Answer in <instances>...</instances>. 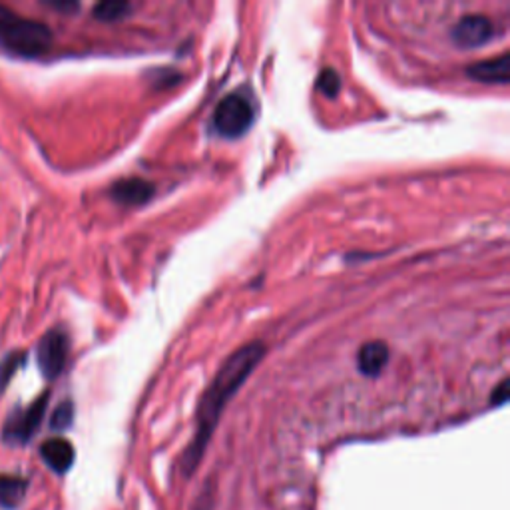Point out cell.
Masks as SVG:
<instances>
[{"mask_svg":"<svg viewBox=\"0 0 510 510\" xmlns=\"http://www.w3.org/2000/svg\"><path fill=\"white\" fill-rule=\"evenodd\" d=\"M110 194L118 203L134 208V205H144L154 198L156 186L144 177H124L112 186Z\"/></svg>","mask_w":510,"mask_h":510,"instance_id":"obj_7","label":"cell"},{"mask_svg":"<svg viewBox=\"0 0 510 510\" xmlns=\"http://www.w3.org/2000/svg\"><path fill=\"white\" fill-rule=\"evenodd\" d=\"M130 11V4L124 0H104L94 6V16L100 21H116L122 19Z\"/></svg>","mask_w":510,"mask_h":510,"instance_id":"obj_12","label":"cell"},{"mask_svg":"<svg viewBox=\"0 0 510 510\" xmlns=\"http://www.w3.org/2000/svg\"><path fill=\"white\" fill-rule=\"evenodd\" d=\"M508 395H510V385H508V379H505L495 391H492L490 405H495V407L505 405V402L508 401Z\"/></svg>","mask_w":510,"mask_h":510,"instance_id":"obj_16","label":"cell"},{"mask_svg":"<svg viewBox=\"0 0 510 510\" xmlns=\"http://www.w3.org/2000/svg\"><path fill=\"white\" fill-rule=\"evenodd\" d=\"M22 361H24L22 353H13V355H8L3 363H0V391L11 383V379L14 377V373L19 371Z\"/></svg>","mask_w":510,"mask_h":510,"instance_id":"obj_15","label":"cell"},{"mask_svg":"<svg viewBox=\"0 0 510 510\" xmlns=\"http://www.w3.org/2000/svg\"><path fill=\"white\" fill-rule=\"evenodd\" d=\"M48 405V393H44L32 405L22 411V413L14 415L11 420H6L4 427V438L8 443H26L30 441L32 435L39 431V427L47 413Z\"/></svg>","mask_w":510,"mask_h":510,"instance_id":"obj_5","label":"cell"},{"mask_svg":"<svg viewBox=\"0 0 510 510\" xmlns=\"http://www.w3.org/2000/svg\"><path fill=\"white\" fill-rule=\"evenodd\" d=\"M387 363H389V347L383 341L365 343L359 349V355H357L359 371L363 375H369V377H377Z\"/></svg>","mask_w":510,"mask_h":510,"instance_id":"obj_10","label":"cell"},{"mask_svg":"<svg viewBox=\"0 0 510 510\" xmlns=\"http://www.w3.org/2000/svg\"><path fill=\"white\" fill-rule=\"evenodd\" d=\"M467 74L477 82L487 84H506L510 80V56L500 55L497 58H487L474 62L467 68Z\"/></svg>","mask_w":510,"mask_h":510,"instance_id":"obj_8","label":"cell"},{"mask_svg":"<svg viewBox=\"0 0 510 510\" xmlns=\"http://www.w3.org/2000/svg\"><path fill=\"white\" fill-rule=\"evenodd\" d=\"M265 351L267 349L262 341H252L236 349L220 367L216 377L212 379L210 387L205 389L200 401L198 427H195L192 443L182 456L184 477H190V474H194L195 469H198V464L203 459L205 446H208L213 431H216L223 409H226L229 399L236 395L249 375L255 371V367L262 363Z\"/></svg>","mask_w":510,"mask_h":510,"instance_id":"obj_1","label":"cell"},{"mask_svg":"<svg viewBox=\"0 0 510 510\" xmlns=\"http://www.w3.org/2000/svg\"><path fill=\"white\" fill-rule=\"evenodd\" d=\"M42 461L55 472H66L74 462V446L62 437H55L44 441L40 446Z\"/></svg>","mask_w":510,"mask_h":510,"instance_id":"obj_9","label":"cell"},{"mask_svg":"<svg viewBox=\"0 0 510 510\" xmlns=\"http://www.w3.org/2000/svg\"><path fill=\"white\" fill-rule=\"evenodd\" d=\"M26 497V480L14 474H0V508L13 510L21 506Z\"/></svg>","mask_w":510,"mask_h":510,"instance_id":"obj_11","label":"cell"},{"mask_svg":"<svg viewBox=\"0 0 510 510\" xmlns=\"http://www.w3.org/2000/svg\"><path fill=\"white\" fill-rule=\"evenodd\" d=\"M52 30L40 21L0 4V44L21 56H37L48 48Z\"/></svg>","mask_w":510,"mask_h":510,"instance_id":"obj_2","label":"cell"},{"mask_svg":"<svg viewBox=\"0 0 510 510\" xmlns=\"http://www.w3.org/2000/svg\"><path fill=\"white\" fill-rule=\"evenodd\" d=\"M48 4L55 8H76V3H62V0H52Z\"/></svg>","mask_w":510,"mask_h":510,"instance_id":"obj_17","label":"cell"},{"mask_svg":"<svg viewBox=\"0 0 510 510\" xmlns=\"http://www.w3.org/2000/svg\"><path fill=\"white\" fill-rule=\"evenodd\" d=\"M73 419H74V405L70 401H65L60 402L55 411V415H52L50 427L55 428V431H66L70 423H73Z\"/></svg>","mask_w":510,"mask_h":510,"instance_id":"obj_14","label":"cell"},{"mask_svg":"<svg viewBox=\"0 0 510 510\" xmlns=\"http://www.w3.org/2000/svg\"><path fill=\"white\" fill-rule=\"evenodd\" d=\"M254 104L241 92H231L221 98L213 112V126L226 138H239L254 124Z\"/></svg>","mask_w":510,"mask_h":510,"instance_id":"obj_3","label":"cell"},{"mask_svg":"<svg viewBox=\"0 0 510 510\" xmlns=\"http://www.w3.org/2000/svg\"><path fill=\"white\" fill-rule=\"evenodd\" d=\"M451 34L461 48H479L495 37V24L485 14H467L453 26Z\"/></svg>","mask_w":510,"mask_h":510,"instance_id":"obj_6","label":"cell"},{"mask_svg":"<svg viewBox=\"0 0 510 510\" xmlns=\"http://www.w3.org/2000/svg\"><path fill=\"white\" fill-rule=\"evenodd\" d=\"M317 88L325 96H337L341 91V76H339L333 68L321 70V74L317 76Z\"/></svg>","mask_w":510,"mask_h":510,"instance_id":"obj_13","label":"cell"},{"mask_svg":"<svg viewBox=\"0 0 510 510\" xmlns=\"http://www.w3.org/2000/svg\"><path fill=\"white\" fill-rule=\"evenodd\" d=\"M70 341L62 329H50L39 343V365L44 377H56L65 369Z\"/></svg>","mask_w":510,"mask_h":510,"instance_id":"obj_4","label":"cell"}]
</instances>
